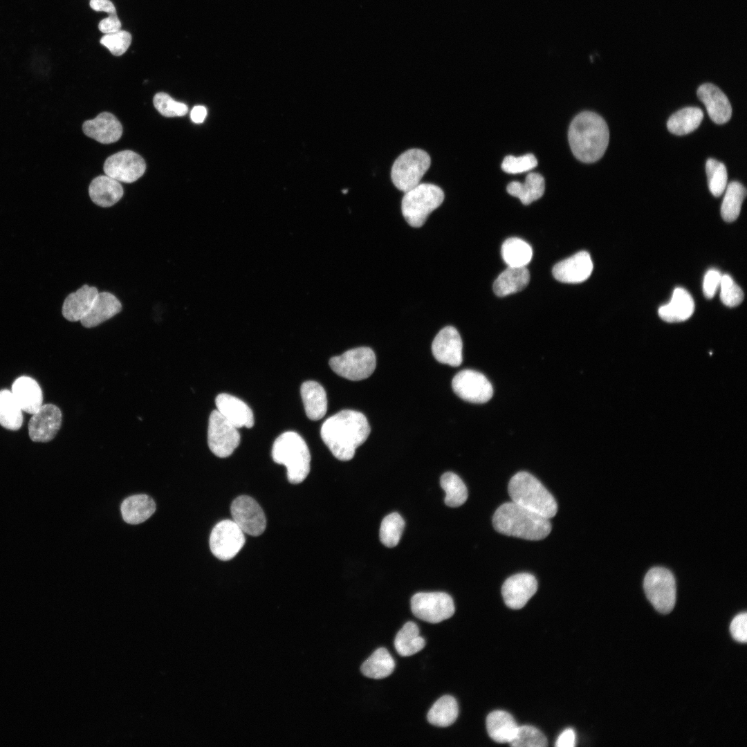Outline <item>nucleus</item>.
Listing matches in <instances>:
<instances>
[{
    "label": "nucleus",
    "mask_w": 747,
    "mask_h": 747,
    "mask_svg": "<svg viewBox=\"0 0 747 747\" xmlns=\"http://www.w3.org/2000/svg\"><path fill=\"white\" fill-rule=\"evenodd\" d=\"M301 397L307 417L313 421L321 419L327 410L326 394L317 382L308 380L300 387Z\"/></svg>",
    "instance_id": "nucleus-28"
},
{
    "label": "nucleus",
    "mask_w": 747,
    "mask_h": 747,
    "mask_svg": "<svg viewBox=\"0 0 747 747\" xmlns=\"http://www.w3.org/2000/svg\"><path fill=\"white\" fill-rule=\"evenodd\" d=\"M245 535L239 526L230 519L217 523L210 535V548L218 559L227 561L234 558L245 544Z\"/></svg>",
    "instance_id": "nucleus-11"
},
{
    "label": "nucleus",
    "mask_w": 747,
    "mask_h": 747,
    "mask_svg": "<svg viewBox=\"0 0 747 747\" xmlns=\"http://www.w3.org/2000/svg\"><path fill=\"white\" fill-rule=\"evenodd\" d=\"M84 133L103 144L118 141L122 134V127L117 118L111 113L102 112L82 125Z\"/></svg>",
    "instance_id": "nucleus-21"
},
{
    "label": "nucleus",
    "mask_w": 747,
    "mask_h": 747,
    "mask_svg": "<svg viewBox=\"0 0 747 747\" xmlns=\"http://www.w3.org/2000/svg\"><path fill=\"white\" fill-rule=\"evenodd\" d=\"M332 370L346 379L358 381L367 378L374 371L376 356L369 347H358L347 351L329 360Z\"/></svg>",
    "instance_id": "nucleus-8"
},
{
    "label": "nucleus",
    "mask_w": 747,
    "mask_h": 747,
    "mask_svg": "<svg viewBox=\"0 0 747 747\" xmlns=\"http://www.w3.org/2000/svg\"><path fill=\"white\" fill-rule=\"evenodd\" d=\"M515 747H545L547 739L537 728L532 726H518L515 735L509 743Z\"/></svg>",
    "instance_id": "nucleus-43"
},
{
    "label": "nucleus",
    "mask_w": 747,
    "mask_h": 747,
    "mask_svg": "<svg viewBox=\"0 0 747 747\" xmlns=\"http://www.w3.org/2000/svg\"><path fill=\"white\" fill-rule=\"evenodd\" d=\"M694 302L691 295L683 288L674 290L670 302L658 308L660 317L667 322H683L691 317Z\"/></svg>",
    "instance_id": "nucleus-26"
},
{
    "label": "nucleus",
    "mask_w": 747,
    "mask_h": 747,
    "mask_svg": "<svg viewBox=\"0 0 747 747\" xmlns=\"http://www.w3.org/2000/svg\"><path fill=\"white\" fill-rule=\"evenodd\" d=\"M146 169L144 159L131 150L117 152L107 158L104 164L105 174L119 182L133 183L141 177Z\"/></svg>",
    "instance_id": "nucleus-15"
},
{
    "label": "nucleus",
    "mask_w": 747,
    "mask_h": 747,
    "mask_svg": "<svg viewBox=\"0 0 747 747\" xmlns=\"http://www.w3.org/2000/svg\"><path fill=\"white\" fill-rule=\"evenodd\" d=\"M440 483L445 492L444 501L448 506L459 507L465 502L468 490L458 475L451 472H445L441 476Z\"/></svg>",
    "instance_id": "nucleus-40"
},
{
    "label": "nucleus",
    "mask_w": 747,
    "mask_h": 747,
    "mask_svg": "<svg viewBox=\"0 0 747 747\" xmlns=\"http://www.w3.org/2000/svg\"><path fill=\"white\" fill-rule=\"evenodd\" d=\"M395 662L385 647H380L362 663L360 670L364 676L381 679L389 676L394 670Z\"/></svg>",
    "instance_id": "nucleus-34"
},
{
    "label": "nucleus",
    "mask_w": 747,
    "mask_h": 747,
    "mask_svg": "<svg viewBox=\"0 0 747 747\" xmlns=\"http://www.w3.org/2000/svg\"><path fill=\"white\" fill-rule=\"evenodd\" d=\"M443 200L444 192L441 187L431 183H419L405 192L401 202L403 215L411 226L421 227Z\"/></svg>",
    "instance_id": "nucleus-6"
},
{
    "label": "nucleus",
    "mask_w": 747,
    "mask_h": 747,
    "mask_svg": "<svg viewBox=\"0 0 747 747\" xmlns=\"http://www.w3.org/2000/svg\"><path fill=\"white\" fill-rule=\"evenodd\" d=\"M518 726L513 717L504 710L491 712L486 717L487 732L497 743H510Z\"/></svg>",
    "instance_id": "nucleus-30"
},
{
    "label": "nucleus",
    "mask_w": 747,
    "mask_h": 747,
    "mask_svg": "<svg viewBox=\"0 0 747 747\" xmlns=\"http://www.w3.org/2000/svg\"><path fill=\"white\" fill-rule=\"evenodd\" d=\"M121 513L125 522L140 524L149 519L156 510L153 499L144 494L126 498L121 504Z\"/></svg>",
    "instance_id": "nucleus-29"
},
{
    "label": "nucleus",
    "mask_w": 747,
    "mask_h": 747,
    "mask_svg": "<svg viewBox=\"0 0 747 747\" xmlns=\"http://www.w3.org/2000/svg\"><path fill=\"white\" fill-rule=\"evenodd\" d=\"M495 529L504 535L528 540H540L551 533V524L542 517L511 502L501 505L492 517Z\"/></svg>",
    "instance_id": "nucleus-3"
},
{
    "label": "nucleus",
    "mask_w": 747,
    "mask_h": 747,
    "mask_svg": "<svg viewBox=\"0 0 747 747\" xmlns=\"http://www.w3.org/2000/svg\"><path fill=\"white\" fill-rule=\"evenodd\" d=\"M32 415L28 423L30 439L42 443L53 440L62 425L60 409L53 404H45Z\"/></svg>",
    "instance_id": "nucleus-16"
},
{
    "label": "nucleus",
    "mask_w": 747,
    "mask_h": 747,
    "mask_svg": "<svg viewBox=\"0 0 747 747\" xmlns=\"http://www.w3.org/2000/svg\"><path fill=\"white\" fill-rule=\"evenodd\" d=\"M89 196L96 205L107 208L116 204L123 196L120 182L108 176L95 178L89 187Z\"/></svg>",
    "instance_id": "nucleus-27"
},
{
    "label": "nucleus",
    "mask_w": 747,
    "mask_h": 747,
    "mask_svg": "<svg viewBox=\"0 0 747 747\" xmlns=\"http://www.w3.org/2000/svg\"><path fill=\"white\" fill-rule=\"evenodd\" d=\"M568 138L571 151L579 160L594 163L602 157L607 148L609 128L598 114L583 111L572 120Z\"/></svg>",
    "instance_id": "nucleus-2"
},
{
    "label": "nucleus",
    "mask_w": 747,
    "mask_h": 747,
    "mask_svg": "<svg viewBox=\"0 0 747 747\" xmlns=\"http://www.w3.org/2000/svg\"><path fill=\"white\" fill-rule=\"evenodd\" d=\"M593 270V262L587 251H580L556 264L552 270L555 279L569 284L587 280Z\"/></svg>",
    "instance_id": "nucleus-19"
},
{
    "label": "nucleus",
    "mask_w": 747,
    "mask_h": 747,
    "mask_svg": "<svg viewBox=\"0 0 747 747\" xmlns=\"http://www.w3.org/2000/svg\"><path fill=\"white\" fill-rule=\"evenodd\" d=\"M22 409L11 391H0V425L10 430H18L23 423Z\"/></svg>",
    "instance_id": "nucleus-38"
},
{
    "label": "nucleus",
    "mask_w": 747,
    "mask_h": 747,
    "mask_svg": "<svg viewBox=\"0 0 747 747\" xmlns=\"http://www.w3.org/2000/svg\"><path fill=\"white\" fill-rule=\"evenodd\" d=\"M207 115V110L205 107L197 105L195 106L191 113L190 118L195 123H201L204 121Z\"/></svg>",
    "instance_id": "nucleus-53"
},
{
    "label": "nucleus",
    "mask_w": 747,
    "mask_h": 747,
    "mask_svg": "<svg viewBox=\"0 0 747 747\" xmlns=\"http://www.w3.org/2000/svg\"><path fill=\"white\" fill-rule=\"evenodd\" d=\"M537 165V158L532 154L515 157L507 156L504 159L501 168L509 174H519L535 168Z\"/></svg>",
    "instance_id": "nucleus-47"
},
{
    "label": "nucleus",
    "mask_w": 747,
    "mask_h": 747,
    "mask_svg": "<svg viewBox=\"0 0 747 747\" xmlns=\"http://www.w3.org/2000/svg\"><path fill=\"white\" fill-rule=\"evenodd\" d=\"M699 99L704 104L710 119L716 124L727 122L732 116L731 104L725 93L710 83L701 85L697 90Z\"/></svg>",
    "instance_id": "nucleus-20"
},
{
    "label": "nucleus",
    "mask_w": 747,
    "mask_h": 747,
    "mask_svg": "<svg viewBox=\"0 0 747 747\" xmlns=\"http://www.w3.org/2000/svg\"><path fill=\"white\" fill-rule=\"evenodd\" d=\"M722 275L716 269L708 270L703 278V291L708 299H711L715 295L720 286Z\"/></svg>",
    "instance_id": "nucleus-48"
},
{
    "label": "nucleus",
    "mask_w": 747,
    "mask_h": 747,
    "mask_svg": "<svg viewBox=\"0 0 747 747\" xmlns=\"http://www.w3.org/2000/svg\"><path fill=\"white\" fill-rule=\"evenodd\" d=\"M719 287L721 300L724 305L735 307L743 301L742 290L730 275H722Z\"/></svg>",
    "instance_id": "nucleus-46"
},
{
    "label": "nucleus",
    "mask_w": 747,
    "mask_h": 747,
    "mask_svg": "<svg viewBox=\"0 0 747 747\" xmlns=\"http://www.w3.org/2000/svg\"><path fill=\"white\" fill-rule=\"evenodd\" d=\"M508 494L514 503L542 517L549 519L557 513V505L553 495L527 472H519L510 479Z\"/></svg>",
    "instance_id": "nucleus-4"
},
{
    "label": "nucleus",
    "mask_w": 747,
    "mask_h": 747,
    "mask_svg": "<svg viewBox=\"0 0 747 747\" xmlns=\"http://www.w3.org/2000/svg\"><path fill=\"white\" fill-rule=\"evenodd\" d=\"M501 253L508 266L526 267L532 259L533 249L523 239L511 237L503 243Z\"/></svg>",
    "instance_id": "nucleus-36"
},
{
    "label": "nucleus",
    "mask_w": 747,
    "mask_h": 747,
    "mask_svg": "<svg viewBox=\"0 0 747 747\" xmlns=\"http://www.w3.org/2000/svg\"><path fill=\"white\" fill-rule=\"evenodd\" d=\"M463 342L458 331L452 326L442 329L432 344L435 359L452 367L459 366L463 361Z\"/></svg>",
    "instance_id": "nucleus-18"
},
{
    "label": "nucleus",
    "mask_w": 747,
    "mask_h": 747,
    "mask_svg": "<svg viewBox=\"0 0 747 747\" xmlns=\"http://www.w3.org/2000/svg\"><path fill=\"white\" fill-rule=\"evenodd\" d=\"M272 457L278 464L286 468L290 483H302L308 476L311 454L302 437L295 432L288 431L279 435L274 441Z\"/></svg>",
    "instance_id": "nucleus-5"
},
{
    "label": "nucleus",
    "mask_w": 747,
    "mask_h": 747,
    "mask_svg": "<svg viewBox=\"0 0 747 747\" xmlns=\"http://www.w3.org/2000/svg\"><path fill=\"white\" fill-rule=\"evenodd\" d=\"M725 190L721 214L724 221L732 222L739 215L742 203L746 196V190L740 183L732 181L726 186Z\"/></svg>",
    "instance_id": "nucleus-39"
},
{
    "label": "nucleus",
    "mask_w": 747,
    "mask_h": 747,
    "mask_svg": "<svg viewBox=\"0 0 747 747\" xmlns=\"http://www.w3.org/2000/svg\"><path fill=\"white\" fill-rule=\"evenodd\" d=\"M530 280L526 267L508 266L495 279L493 290L499 297H505L524 289Z\"/></svg>",
    "instance_id": "nucleus-31"
},
{
    "label": "nucleus",
    "mask_w": 747,
    "mask_h": 747,
    "mask_svg": "<svg viewBox=\"0 0 747 747\" xmlns=\"http://www.w3.org/2000/svg\"><path fill=\"white\" fill-rule=\"evenodd\" d=\"M703 118V113L701 109L693 107H685L670 117L667 127L672 133L683 136L697 129Z\"/></svg>",
    "instance_id": "nucleus-33"
},
{
    "label": "nucleus",
    "mask_w": 747,
    "mask_h": 747,
    "mask_svg": "<svg viewBox=\"0 0 747 747\" xmlns=\"http://www.w3.org/2000/svg\"><path fill=\"white\" fill-rule=\"evenodd\" d=\"M708 188L716 197L721 196L726 190L728 174L726 166L721 162L709 158L706 163Z\"/></svg>",
    "instance_id": "nucleus-42"
},
{
    "label": "nucleus",
    "mask_w": 747,
    "mask_h": 747,
    "mask_svg": "<svg viewBox=\"0 0 747 747\" xmlns=\"http://www.w3.org/2000/svg\"><path fill=\"white\" fill-rule=\"evenodd\" d=\"M11 391L23 412L33 414L43 405V395L37 381L28 376L17 378Z\"/></svg>",
    "instance_id": "nucleus-25"
},
{
    "label": "nucleus",
    "mask_w": 747,
    "mask_h": 747,
    "mask_svg": "<svg viewBox=\"0 0 747 747\" xmlns=\"http://www.w3.org/2000/svg\"><path fill=\"white\" fill-rule=\"evenodd\" d=\"M452 387L454 393L461 399L472 403H483L493 395L491 383L481 373L464 369L453 378Z\"/></svg>",
    "instance_id": "nucleus-13"
},
{
    "label": "nucleus",
    "mask_w": 747,
    "mask_h": 747,
    "mask_svg": "<svg viewBox=\"0 0 747 747\" xmlns=\"http://www.w3.org/2000/svg\"><path fill=\"white\" fill-rule=\"evenodd\" d=\"M431 165L430 155L421 149H410L394 161L391 171L395 187L404 193L419 183Z\"/></svg>",
    "instance_id": "nucleus-7"
},
{
    "label": "nucleus",
    "mask_w": 747,
    "mask_h": 747,
    "mask_svg": "<svg viewBox=\"0 0 747 747\" xmlns=\"http://www.w3.org/2000/svg\"><path fill=\"white\" fill-rule=\"evenodd\" d=\"M369 433L365 416L350 409L342 410L328 418L320 430L322 439L333 455L344 461L354 456L356 449L367 440Z\"/></svg>",
    "instance_id": "nucleus-1"
},
{
    "label": "nucleus",
    "mask_w": 747,
    "mask_h": 747,
    "mask_svg": "<svg viewBox=\"0 0 747 747\" xmlns=\"http://www.w3.org/2000/svg\"><path fill=\"white\" fill-rule=\"evenodd\" d=\"M239 442L237 428L217 409L213 410L209 417L208 429V444L211 452L218 457H228L238 447Z\"/></svg>",
    "instance_id": "nucleus-12"
},
{
    "label": "nucleus",
    "mask_w": 747,
    "mask_h": 747,
    "mask_svg": "<svg viewBox=\"0 0 747 747\" xmlns=\"http://www.w3.org/2000/svg\"><path fill=\"white\" fill-rule=\"evenodd\" d=\"M153 102L156 110L165 117L183 116L188 111L185 104L174 100L163 92L156 93Z\"/></svg>",
    "instance_id": "nucleus-44"
},
{
    "label": "nucleus",
    "mask_w": 747,
    "mask_h": 747,
    "mask_svg": "<svg viewBox=\"0 0 747 747\" xmlns=\"http://www.w3.org/2000/svg\"><path fill=\"white\" fill-rule=\"evenodd\" d=\"M98 293L96 287L85 284L70 293L63 302L64 317L71 322L80 321L91 308Z\"/></svg>",
    "instance_id": "nucleus-23"
},
{
    "label": "nucleus",
    "mask_w": 747,
    "mask_h": 747,
    "mask_svg": "<svg viewBox=\"0 0 747 747\" xmlns=\"http://www.w3.org/2000/svg\"><path fill=\"white\" fill-rule=\"evenodd\" d=\"M217 411L235 427L250 428L254 425V416L250 407L239 398L222 393L215 398Z\"/></svg>",
    "instance_id": "nucleus-22"
},
{
    "label": "nucleus",
    "mask_w": 747,
    "mask_h": 747,
    "mask_svg": "<svg viewBox=\"0 0 747 747\" xmlns=\"http://www.w3.org/2000/svg\"><path fill=\"white\" fill-rule=\"evenodd\" d=\"M537 590L534 575L528 573L515 574L504 582L501 594L505 604L510 609L524 607Z\"/></svg>",
    "instance_id": "nucleus-17"
},
{
    "label": "nucleus",
    "mask_w": 747,
    "mask_h": 747,
    "mask_svg": "<svg viewBox=\"0 0 747 747\" xmlns=\"http://www.w3.org/2000/svg\"><path fill=\"white\" fill-rule=\"evenodd\" d=\"M122 310L118 299L109 292L98 293L91 308L80 320L86 328L95 327L111 318Z\"/></svg>",
    "instance_id": "nucleus-24"
},
{
    "label": "nucleus",
    "mask_w": 747,
    "mask_h": 747,
    "mask_svg": "<svg viewBox=\"0 0 747 747\" xmlns=\"http://www.w3.org/2000/svg\"><path fill=\"white\" fill-rule=\"evenodd\" d=\"M131 41L132 36L129 32L120 30L116 33L105 34L101 37L100 42L107 48L112 55L120 56L127 51Z\"/></svg>",
    "instance_id": "nucleus-45"
},
{
    "label": "nucleus",
    "mask_w": 747,
    "mask_h": 747,
    "mask_svg": "<svg viewBox=\"0 0 747 747\" xmlns=\"http://www.w3.org/2000/svg\"><path fill=\"white\" fill-rule=\"evenodd\" d=\"M230 512L232 520L244 533L259 536L264 532L266 527L265 514L253 498L247 495L239 496L232 501Z\"/></svg>",
    "instance_id": "nucleus-14"
},
{
    "label": "nucleus",
    "mask_w": 747,
    "mask_h": 747,
    "mask_svg": "<svg viewBox=\"0 0 747 747\" xmlns=\"http://www.w3.org/2000/svg\"><path fill=\"white\" fill-rule=\"evenodd\" d=\"M575 741L576 737L574 730L571 728H567L558 736L555 746L573 747L575 745Z\"/></svg>",
    "instance_id": "nucleus-51"
},
{
    "label": "nucleus",
    "mask_w": 747,
    "mask_h": 747,
    "mask_svg": "<svg viewBox=\"0 0 747 747\" xmlns=\"http://www.w3.org/2000/svg\"><path fill=\"white\" fill-rule=\"evenodd\" d=\"M89 5L96 12H104L109 15L116 14V7L110 0H90Z\"/></svg>",
    "instance_id": "nucleus-52"
},
{
    "label": "nucleus",
    "mask_w": 747,
    "mask_h": 747,
    "mask_svg": "<svg viewBox=\"0 0 747 747\" xmlns=\"http://www.w3.org/2000/svg\"><path fill=\"white\" fill-rule=\"evenodd\" d=\"M405 527L403 517L397 513L387 515L382 521L380 528V540L387 547L396 546L401 537Z\"/></svg>",
    "instance_id": "nucleus-41"
},
{
    "label": "nucleus",
    "mask_w": 747,
    "mask_h": 747,
    "mask_svg": "<svg viewBox=\"0 0 747 747\" xmlns=\"http://www.w3.org/2000/svg\"><path fill=\"white\" fill-rule=\"evenodd\" d=\"M122 24L117 14L109 15L107 18L99 22V30L105 34L116 33L121 30Z\"/></svg>",
    "instance_id": "nucleus-50"
},
{
    "label": "nucleus",
    "mask_w": 747,
    "mask_h": 747,
    "mask_svg": "<svg viewBox=\"0 0 747 747\" xmlns=\"http://www.w3.org/2000/svg\"><path fill=\"white\" fill-rule=\"evenodd\" d=\"M411 609L418 618L430 623L448 619L455 611L452 597L444 592H419L411 598Z\"/></svg>",
    "instance_id": "nucleus-10"
},
{
    "label": "nucleus",
    "mask_w": 747,
    "mask_h": 747,
    "mask_svg": "<svg viewBox=\"0 0 747 747\" xmlns=\"http://www.w3.org/2000/svg\"><path fill=\"white\" fill-rule=\"evenodd\" d=\"M645 595L660 613H670L676 602V583L672 573L663 567L652 568L643 582Z\"/></svg>",
    "instance_id": "nucleus-9"
},
{
    "label": "nucleus",
    "mask_w": 747,
    "mask_h": 747,
    "mask_svg": "<svg viewBox=\"0 0 747 747\" xmlns=\"http://www.w3.org/2000/svg\"><path fill=\"white\" fill-rule=\"evenodd\" d=\"M506 190L510 195L519 198L524 205H528L543 196L545 181L540 174L530 173L524 183L511 182Z\"/></svg>",
    "instance_id": "nucleus-32"
},
{
    "label": "nucleus",
    "mask_w": 747,
    "mask_h": 747,
    "mask_svg": "<svg viewBox=\"0 0 747 747\" xmlns=\"http://www.w3.org/2000/svg\"><path fill=\"white\" fill-rule=\"evenodd\" d=\"M459 707L456 700L450 695L439 698L427 713V720L431 724L439 727L452 725L457 719Z\"/></svg>",
    "instance_id": "nucleus-37"
},
{
    "label": "nucleus",
    "mask_w": 747,
    "mask_h": 747,
    "mask_svg": "<svg viewBox=\"0 0 747 747\" xmlns=\"http://www.w3.org/2000/svg\"><path fill=\"white\" fill-rule=\"evenodd\" d=\"M732 636L735 640L740 643H746L747 640V614L746 612L737 615L732 620L730 626Z\"/></svg>",
    "instance_id": "nucleus-49"
},
{
    "label": "nucleus",
    "mask_w": 747,
    "mask_h": 747,
    "mask_svg": "<svg viewBox=\"0 0 747 747\" xmlns=\"http://www.w3.org/2000/svg\"><path fill=\"white\" fill-rule=\"evenodd\" d=\"M425 645V639L419 635V629L412 621L406 622L397 633L394 646L402 656H409L420 652Z\"/></svg>",
    "instance_id": "nucleus-35"
}]
</instances>
